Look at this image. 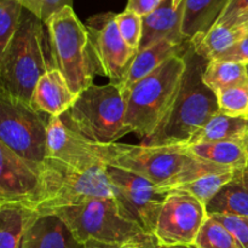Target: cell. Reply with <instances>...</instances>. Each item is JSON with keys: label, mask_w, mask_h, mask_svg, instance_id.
<instances>
[{"label": "cell", "mask_w": 248, "mask_h": 248, "mask_svg": "<svg viewBox=\"0 0 248 248\" xmlns=\"http://www.w3.org/2000/svg\"><path fill=\"white\" fill-rule=\"evenodd\" d=\"M182 1H183V0H174V4H176V6H179V5L182 4Z\"/></svg>", "instance_id": "41"}, {"label": "cell", "mask_w": 248, "mask_h": 248, "mask_svg": "<svg viewBox=\"0 0 248 248\" xmlns=\"http://www.w3.org/2000/svg\"><path fill=\"white\" fill-rule=\"evenodd\" d=\"M77 97L62 73L53 68L40 78L31 104L50 118H61L74 104Z\"/></svg>", "instance_id": "16"}, {"label": "cell", "mask_w": 248, "mask_h": 248, "mask_svg": "<svg viewBox=\"0 0 248 248\" xmlns=\"http://www.w3.org/2000/svg\"><path fill=\"white\" fill-rule=\"evenodd\" d=\"M104 166L123 217L154 235L160 211L170 191L130 171Z\"/></svg>", "instance_id": "10"}, {"label": "cell", "mask_w": 248, "mask_h": 248, "mask_svg": "<svg viewBox=\"0 0 248 248\" xmlns=\"http://www.w3.org/2000/svg\"><path fill=\"white\" fill-rule=\"evenodd\" d=\"M186 152L198 159L232 170H244L248 165V152L242 140L184 145Z\"/></svg>", "instance_id": "21"}, {"label": "cell", "mask_w": 248, "mask_h": 248, "mask_svg": "<svg viewBox=\"0 0 248 248\" xmlns=\"http://www.w3.org/2000/svg\"><path fill=\"white\" fill-rule=\"evenodd\" d=\"M136 248H164V245L160 244V241L154 236V235H149L147 239H144L142 242H140Z\"/></svg>", "instance_id": "37"}, {"label": "cell", "mask_w": 248, "mask_h": 248, "mask_svg": "<svg viewBox=\"0 0 248 248\" xmlns=\"http://www.w3.org/2000/svg\"><path fill=\"white\" fill-rule=\"evenodd\" d=\"M182 18L183 2L176 6L174 0H164L155 11L143 17V34L138 52L162 40L186 43L182 35Z\"/></svg>", "instance_id": "15"}, {"label": "cell", "mask_w": 248, "mask_h": 248, "mask_svg": "<svg viewBox=\"0 0 248 248\" xmlns=\"http://www.w3.org/2000/svg\"><path fill=\"white\" fill-rule=\"evenodd\" d=\"M202 80L216 93L228 87L248 84L246 64L220 60L210 61L205 68Z\"/></svg>", "instance_id": "25"}, {"label": "cell", "mask_w": 248, "mask_h": 248, "mask_svg": "<svg viewBox=\"0 0 248 248\" xmlns=\"http://www.w3.org/2000/svg\"><path fill=\"white\" fill-rule=\"evenodd\" d=\"M218 60L248 64V35L223 53ZM215 61V60H213Z\"/></svg>", "instance_id": "34"}, {"label": "cell", "mask_w": 248, "mask_h": 248, "mask_svg": "<svg viewBox=\"0 0 248 248\" xmlns=\"http://www.w3.org/2000/svg\"><path fill=\"white\" fill-rule=\"evenodd\" d=\"M246 118H247V119H248V115H247V116H246Z\"/></svg>", "instance_id": "43"}, {"label": "cell", "mask_w": 248, "mask_h": 248, "mask_svg": "<svg viewBox=\"0 0 248 248\" xmlns=\"http://www.w3.org/2000/svg\"><path fill=\"white\" fill-rule=\"evenodd\" d=\"M248 132V119L244 116H229L218 113L212 116L195 135L188 144L242 140Z\"/></svg>", "instance_id": "24"}, {"label": "cell", "mask_w": 248, "mask_h": 248, "mask_svg": "<svg viewBox=\"0 0 248 248\" xmlns=\"http://www.w3.org/2000/svg\"><path fill=\"white\" fill-rule=\"evenodd\" d=\"M115 21L125 43L138 52L143 34V17L125 9V11L116 14Z\"/></svg>", "instance_id": "30"}, {"label": "cell", "mask_w": 248, "mask_h": 248, "mask_svg": "<svg viewBox=\"0 0 248 248\" xmlns=\"http://www.w3.org/2000/svg\"><path fill=\"white\" fill-rule=\"evenodd\" d=\"M43 162L19 156L0 143V205L21 203L28 207L38 191Z\"/></svg>", "instance_id": "13"}, {"label": "cell", "mask_w": 248, "mask_h": 248, "mask_svg": "<svg viewBox=\"0 0 248 248\" xmlns=\"http://www.w3.org/2000/svg\"><path fill=\"white\" fill-rule=\"evenodd\" d=\"M248 35L247 26L229 27L215 24L207 33L199 34L190 40L196 55L207 62L218 60L224 52Z\"/></svg>", "instance_id": "20"}, {"label": "cell", "mask_w": 248, "mask_h": 248, "mask_svg": "<svg viewBox=\"0 0 248 248\" xmlns=\"http://www.w3.org/2000/svg\"><path fill=\"white\" fill-rule=\"evenodd\" d=\"M115 18L114 12H104L90 17L85 26L98 73L110 82L120 84L137 52L125 43Z\"/></svg>", "instance_id": "11"}, {"label": "cell", "mask_w": 248, "mask_h": 248, "mask_svg": "<svg viewBox=\"0 0 248 248\" xmlns=\"http://www.w3.org/2000/svg\"><path fill=\"white\" fill-rule=\"evenodd\" d=\"M164 248H198L195 245H176V246H164Z\"/></svg>", "instance_id": "38"}, {"label": "cell", "mask_w": 248, "mask_h": 248, "mask_svg": "<svg viewBox=\"0 0 248 248\" xmlns=\"http://www.w3.org/2000/svg\"><path fill=\"white\" fill-rule=\"evenodd\" d=\"M241 174H242V177L245 178V181H246L248 183V165L246 167H245L244 170H241Z\"/></svg>", "instance_id": "39"}, {"label": "cell", "mask_w": 248, "mask_h": 248, "mask_svg": "<svg viewBox=\"0 0 248 248\" xmlns=\"http://www.w3.org/2000/svg\"><path fill=\"white\" fill-rule=\"evenodd\" d=\"M246 70H247V78H248V64H246Z\"/></svg>", "instance_id": "42"}, {"label": "cell", "mask_w": 248, "mask_h": 248, "mask_svg": "<svg viewBox=\"0 0 248 248\" xmlns=\"http://www.w3.org/2000/svg\"><path fill=\"white\" fill-rule=\"evenodd\" d=\"M138 244H127V245H120V244H106V242H98V241H87L84 244V248H136Z\"/></svg>", "instance_id": "36"}, {"label": "cell", "mask_w": 248, "mask_h": 248, "mask_svg": "<svg viewBox=\"0 0 248 248\" xmlns=\"http://www.w3.org/2000/svg\"><path fill=\"white\" fill-rule=\"evenodd\" d=\"M186 67V55L170 58L125 93V123L140 140L152 137L170 113Z\"/></svg>", "instance_id": "4"}, {"label": "cell", "mask_w": 248, "mask_h": 248, "mask_svg": "<svg viewBox=\"0 0 248 248\" xmlns=\"http://www.w3.org/2000/svg\"><path fill=\"white\" fill-rule=\"evenodd\" d=\"M94 155L107 166L142 176L160 188L170 189L203 176L234 171L193 156L184 145H132L92 142Z\"/></svg>", "instance_id": "1"}, {"label": "cell", "mask_w": 248, "mask_h": 248, "mask_svg": "<svg viewBox=\"0 0 248 248\" xmlns=\"http://www.w3.org/2000/svg\"><path fill=\"white\" fill-rule=\"evenodd\" d=\"M55 68L45 23L27 11L9 45L0 52V91L31 103L40 78Z\"/></svg>", "instance_id": "3"}, {"label": "cell", "mask_w": 248, "mask_h": 248, "mask_svg": "<svg viewBox=\"0 0 248 248\" xmlns=\"http://www.w3.org/2000/svg\"><path fill=\"white\" fill-rule=\"evenodd\" d=\"M216 94L220 114L244 118L248 115V84L228 87Z\"/></svg>", "instance_id": "28"}, {"label": "cell", "mask_w": 248, "mask_h": 248, "mask_svg": "<svg viewBox=\"0 0 248 248\" xmlns=\"http://www.w3.org/2000/svg\"><path fill=\"white\" fill-rule=\"evenodd\" d=\"M189 47H190V40H186L183 44H177L171 40H162L137 52L126 72L125 78L119 84L124 94L130 91L138 81L155 72L170 58L186 55Z\"/></svg>", "instance_id": "17"}, {"label": "cell", "mask_w": 248, "mask_h": 248, "mask_svg": "<svg viewBox=\"0 0 248 248\" xmlns=\"http://www.w3.org/2000/svg\"><path fill=\"white\" fill-rule=\"evenodd\" d=\"M247 28H248V26H247Z\"/></svg>", "instance_id": "44"}, {"label": "cell", "mask_w": 248, "mask_h": 248, "mask_svg": "<svg viewBox=\"0 0 248 248\" xmlns=\"http://www.w3.org/2000/svg\"><path fill=\"white\" fill-rule=\"evenodd\" d=\"M22 6L18 0L0 1V52L6 48L11 39L18 31L22 21Z\"/></svg>", "instance_id": "29"}, {"label": "cell", "mask_w": 248, "mask_h": 248, "mask_svg": "<svg viewBox=\"0 0 248 248\" xmlns=\"http://www.w3.org/2000/svg\"><path fill=\"white\" fill-rule=\"evenodd\" d=\"M164 0H128L126 10L140 15V17H145L161 5Z\"/></svg>", "instance_id": "35"}, {"label": "cell", "mask_w": 248, "mask_h": 248, "mask_svg": "<svg viewBox=\"0 0 248 248\" xmlns=\"http://www.w3.org/2000/svg\"><path fill=\"white\" fill-rule=\"evenodd\" d=\"M46 159L81 171L103 165L94 155L92 142L68 127L61 118H48Z\"/></svg>", "instance_id": "14"}, {"label": "cell", "mask_w": 248, "mask_h": 248, "mask_svg": "<svg viewBox=\"0 0 248 248\" xmlns=\"http://www.w3.org/2000/svg\"><path fill=\"white\" fill-rule=\"evenodd\" d=\"M208 217L211 216H235L248 218V183L241 174V170L232 182L223 186L219 193L206 205Z\"/></svg>", "instance_id": "22"}, {"label": "cell", "mask_w": 248, "mask_h": 248, "mask_svg": "<svg viewBox=\"0 0 248 248\" xmlns=\"http://www.w3.org/2000/svg\"><path fill=\"white\" fill-rule=\"evenodd\" d=\"M125 115V94L120 85L109 82L84 90L61 119L90 142L109 144L132 132L126 125Z\"/></svg>", "instance_id": "5"}, {"label": "cell", "mask_w": 248, "mask_h": 248, "mask_svg": "<svg viewBox=\"0 0 248 248\" xmlns=\"http://www.w3.org/2000/svg\"><path fill=\"white\" fill-rule=\"evenodd\" d=\"M91 198L114 199L113 186L104 165L81 171L57 160L45 159L38 191L28 208L39 216H46Z\"/></svg>", "instance_id": "6"}, {"label": "cell", "mask_w": 248, "mask_h": 248, "mask_svg": "<svg viewBox=\"0 0 248 248\" xmlns=\"http://www.w3.org/2000/svg\"><path fill=\"white\" fill-rule=\"evenodd\" d=\"M51 215L60 217L81 245L87 241L140 244L150 235L137 223L123 217L113 198L87 199L79 205L56 210Z\"/></svg>", "instance_id": "8"}, {"label": "cell", "mask_w": 248, "mask_h": 248, "mask_svg": "<svg viewBox=\"0 0 248 248\" xmlns=\"http://www.w3.org/2000/svg\"><path fill=\"white\" fill-rule=\"evenodd\" d=\"M48 31L53 63L75 94L93 85L97 69L90 35L72 6H65L44 22Z\"/></svg>", "instance_id": "7"}, {"label": "cell", "mask_w": 248, "mask_h": 248, "mask_svg": "<svg viewBox=\"0 0 248 248\" xmlns=\"http://www.w3.org/2000/svg\"><path fill=\"white\" fill-rule=\"evenodd\" d=\"M39 217L21 203L0 205V248H19L24 232Z\"/></svg>", "instance_id": "23"}, {"label": "cell", "mask_w": 248, "mask_h": 248, "mask_svg": "<svg viewBox=\"0 0 248 248\" xmlns=\"http://www.w3.org/2000/svg\"><path fill=\"white\" fill-rule=\"evenodd\" d=\"M237 171L239 170L223 172V173L207 174V176H203L201 178L195 179V181L189 182V183L179 184V186H173V188L170 189V191L178 190L188 193L206 206L219 193V190L223 186H227L229 182H232L235 178Z\"/></svg>", "instance_id": "26"}, {"label": "cell", "mask_w": 248, "mask_h": 248, "mask_svg": "<svg viewBox=\"0 0 248 248\" xmlns=\"http://www.w3.org/2000/svg\"><path fill=\"white\" fill-rule=\"evenodd\" d=\"M216 24L229 27L248 26V0H229Z\"/></svg>", "instance_id": "32"}, {"label": "cell", "mask_w": 248, "mask_h": 248, "mask_svg": "<svg viewBox=\"0 0 248 248\" xmlns=\"http://www.w3.org/2000/svg\"><path fill=\"white\" fill-rule=\"evenodd\" d=\"M19 248H84L56 215L39 216L24 232Z\"/></svg>", "instance_id": "18"}, {"label": "cell", "mask_w": 248, "mask_h": 248, "mask_svg": "<svg viewBox=\"0 0 248 248\" xmlns=\"http://www.w3.org/2000/svg\"><path fill=\"white\" fill-rule=\"evenodd\" d=\"M182 35L191 40L212 28L227 7L229 0H183Z\"/></svg>", "instance_id": "19"}, {"label": "cell", "mask_w": 248, "mask_h": 248, "mask_svg": "<svg viewBox=\"0 0 248 248\" xmlns=\"http://www.w3.org/2000/svg\"><path fill=\"white\" fill-rule=\"evenodd\" d=\"M242 143H244L245 148H246L247 152H248V132L246 133V136L244 137V140H242Z\"/></svg>", "instance_id": "40"}, {"label": "cell", "mask_w": 248, "mask_h": 248, "mask_svg": "<svg viewBox=\"0 0 248 248\" xmlns=\"http://www.w3.org/2000/svg\"><path fill=\"white\" fill-rule=\"evenodd\" d=\"M47 125L31 103L0 91V143L31 161L46 159Z\"/></svg>", "instance_id": "9"}, {"label": "cell", "mask_w": 248, "mask_h": 248, "mask_svg": "<svg viewBox=\"0 0 248 248\" xmlns=\"http://www.w3.org/2000/svg\"><path fill=\"white\" fill-rule=\"evenodd\" d=\"M219 220L234 236L239 248H248V218L235 216H211Z\"/></svg>", "instance_id": "33"}, {"label": "cell", "mask_w": 248, "mask_h": 248, "mask_svg": "<svg viewBox=\"0 0 248 248\" xmlns=\"http://www.w3.org/2000/svg\"><path fill=\"white\" fill-rule=\"evenodd\" d=\"M22 6L40 21L46 22L53 14L65 6H72L73 0H18Z\"/></svg>", "instance_id": "31"}, {"label": "cell", "mask_w": 248, "mask_h": 248, "mask_svg": "<svg viewBox=\"0 0 248 248\" xmlns=\"http://www.w3.org/2000/svg\"><path fill=\"white\" fill-rule=\"evenodd\" d=\"M186 67L178 96L154 135L143 140L147 145H186L194 135L219 113L217 94L203 82L207 61L190 47L186 53Z\"/></svg>", "instance_id": "2"}, {"label": "cell", "mask_w": 248, "mask_h": 248, "mask_svg": "<svg viewBox=\"0 0 248 248\" xmlns=\"http://www.w3.org/2000/svg\"><path fill=\"white\" fill-rule=\"evenodd\" d=\"M208 218L206 206L184 191L171 190L160 211L154 236L164 246L194 245Z\"/></svg>", "instance_id": "12"}, {"label": "cell", "mask_w": 248, "mask_h": 248, "mask_svg": "<svg viewBox=\"0 0 248 248\" xmlns=\"http://www.w3.org/2000/svg\"><path fill=\"white\" fill-rule=\"evenodd\" d=\"M198 248H239L232 232L215 217H208L199 232Z\"/></svg>", "instance_id": "27"}]
</instances>
